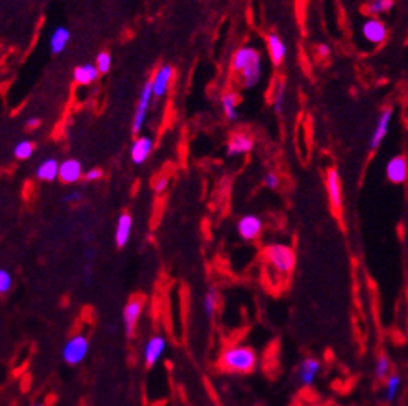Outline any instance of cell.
Here are the masks:
<instances>
[{
	"label": "cell",
	"instance_id": "24",
	"mask_svg": "<svg viewBox=\"0 0 408 406\" xmlns=\"http://www.w3.org/2000/svg\"><path fill=\"white\" fill-rule=\"evenodd\" d=\"M220 302H221V297H220V292H217V289L209 287L203 298V310L209 318H213L214 315H216L217 309H220Z\"/></svg>",
	"mask_w": 408,
	"mask_h": 406
},
{
	"label": "cell",
	"instance_id": "15",
	"mask_svg": "<svg viewBox=\"0 0 408 406\" xmlns=\"http://www.w3.org/2000/svg\"><path fill=\"white\" fill-rule=\"evenodd\" d=\"M173 78V68L170 65L159 66L158 72L155 73L153 80H151V85H153V95L156 98H162L164 93L168 91V86H170Z\"/></svg>",
	"mask_w": 408,
	"mask_h": 406
},
{
	"label": "cell",
	"instance_id": "35",
	"mask_svg": "<svg viewBox=\"0 0 408 406\" xmlns=\"http://www.w3.org/2000/svg\"><path fill=\"white\" fill-rule=\"evenodd\" d=\"M317 53H319V57L320 58H325V57H329L331 55V48L327 47V45H319V47H317Z\"/></svg>",
	"mask_w": 408,
	"mask_h": 406
},
{
	"label": "cell",
	"instance_id": "38",
	"mask_svg": "<svg viewBox=\"0 0 408 406\" xmlns=\"http://www.w3.org/2000/svg\"><path fill=\"white\" fill-rule=\"evenodd\" d=\"M32 406H47V405H43V403H35V405H32Z\"/></svg>",
	"mask_w": 408,
	"mask_h": 406
},
{
	"label": "cell",
	"instance_id": "33",
	"mask_svg": "<svg viewBox=\"0 0 408 406\" xmlns=\"http://www.w3.org/2000/svg\"><path fill=\"white\" fill-rule=\"evenodd\" d=\"M168 182H170L168 176H159L158 180L155 181V191H156V193H163V191L168 188Z\"/></svg>",
	"mask_w": 408,
	"mask_h": 406
},
{
	"label": "cell",
	"instance_id": "23",
	"mask_svg": "<svg viewBox=\"0 0 408 406\" xmlns=\"http://www.w3.org/2000/svg\"><path fill=\"white\" fill-rule=\"evenodd\" d=\"M68 41H70V32L67 30V28H65V27H57L55 30H53L52 37H50V50H52V53L59 55V53H61L65 48H67Z\"/></svg>",
	"mask_w": 408,
	"mask_h": 406
},
{
	"label": "cell",
	"instance_id": "30",
	"mask_svg": "<svg viewBox=\"0 0 408 406\" xmlns=\"http://www.w3.org/2000/svg\"><path fill=\"white\" fill-rule=\"evenodd\" d=\"M12 284H14V280H12V273L9 271H6V269H2L0 271V293H7L9 290L12 289Z\"/></svg>",
	"mask_w": 408,
	"mask_h": 406
},
{
	"label": "cell",
	"instance_id": "3",
	"mask_svg": "<svg viewBox=\"0 0 408 406\" xmlns=\"http://www.w3.org/2000/svg\"><path fill=\"white\" fill-rule=\"evenodd\" d=\"M264 260H266L267 267L278 277H287L295 267V254L292 247L286 244H271L264 251Z\"/></svg>",
	"mask_w": 408,
	"mask_h": 406
},
{
	"label": "cell",
	"instance_id": "7",
	"mask_svg": "<svg viewBox=\"0 0 408 406\" xmlns=\"http://www.w3.org/2000/svg\"><path fill=\"white\" fill-rule=\"evenodd\" d=\"M151 97H155L153 85H151V80H148L145 83V86L142 88V93H139V98H138V105H136L135 118H133V133L135 135H138V133L142 131L143 123H145V119H146L148 108H150V103H151Z\"/></svg>",
	"mask_w": 408,
	"mask_h": 406
},
{
	"label": "cell",
	"instance_id": "21",
	"mask_svg": "<svg viewBox=\"0 0 408 406\" xmlns=\"http://www.w3.org/2000/svg\"><path fill=\"white\" fill-rule=\"evenodd\" d=\"M100 77V72H98L97 65H80L77 66L75 72H73V80H75L78 85H92L93 81L98 80Z\"/></svg>",
	"mask_w": 408,
	"mask_h": 406
},
{
	"label": "cell",
	"instance_id": "10",
	"mask_svg": "<svg viewBox=\"0 0 408 406\" xmlns=\"http://www.w3.org/2000/svg\"><path fill=\"white\" fill-rule=\"evenodd\" d=\"M325 188H327L329 202H331L333 213L339 214L342 211V182L340 174L336 168L327 171V176H325Z\"/></svg>",
	"mask_w": 408,
	"mask_h": 406
},
{
	"label": "cell",
	"instance_id": "8",
	"mask_svg": "<svg viewBox=\"0 0 408 406\" xmlns=\"http://www.w3.org/2000/svg\"><path fill=\"white\" fill-rule=\"evenodd\" d=\"M143 309H145V302H143L142 298H131L125 305V309H123L122 318L128 337H131V335L135 334L136 325H138L139 318H142L143 315Z\"/></svg>",
	"mask_w": 408,
	"mask_h": 406
},
{
	"label": "cell",
	"instance_id": "12",
	"mask_svg": "<svg viewBox=\"0 0 408 406\" xmlns=\"http://www.w3.org/2000/svg\"><path fill=\"white\" fill-rule=\"evenodd\" d=\"M387 180L394 184H403L408 180V161L405 156L390 157L385 166Z\"/></svg>",
	"mask_w": 408,
	"mask_h": 406
},
{
	"label": "cell",
	"instance_id": "27",
	"mask_svg": "<svg viewBox=\"0 0 408 406\" xmlns=\"http://www.w3.org/2000/svg\"><path fill=\"white\" fill-rule=\"evenodd\" d=\"M395 0H369V3L365 6V12L370 17H377L387 14V12L391 10Z\"/></svg>",
	"mask_w": 408,
	"mask_h": 406
},
{
	"label": "cell",
	"instance_id": "28",
	"mask_svg": "<svg viewBox=\"0 0 408 406\" xmlns=\"http://www.w3.org/2000/svg\"><path fill=\"white\" fill-rule=\"evenodd\" d=\"M284 97H286V83L279 81L274 91H272V105H274V110L278 113H281L284 110Z\"/></svg>",
	"mask_w": 408,
	"mask_h": 406
},
{
	"label": "cell",
	"instance_id": "31",
	"mask_svg": "<svg viewBox=\"0 0 408 406\" xmlns=\"http://www.w3.org/2000/svg\"><path fill=\"white\" fill-rule=\"evenodd\" d=\"M110 66H111V57H110V53H106V52L98 53V57H97V68H98V72H100V73H106L110 70Z\"/></svg>",
	"mask_w": 408,
	"mask_h": 406
},
{
	"label": "cell",
	"instance_id": "32",
	"mask_svg": "<svg viewBox=\"0 0 408 406\" xmlns=\"http://www.w3.org/2000/svg\"><path fill=\"white\" fill-rule=\"evenodd\" d=\"M264 184L269 189H278L279 184H281V180H279V176L275 173H267L264 176Z\"/></svg>",
	"mask_w": 408,
	"mask_h": 406
},
{
	"label": "cell",
	"instance_id": "22",
	"mask_svg": "<svg viewBox=\"0 0 408 406\" xmlns=\"http://www.w3.org/2000/svg\"><path fill=\"white\" fill-rule=\"evenodd\" d=\"M60 174V163L55 160V157H48L43 163H40L39 168H37V177L40 181H53L57 180Z\"/></svg>",
	"mask_w": 408,
	"mask_h": 406
},
{
	"label": "cell",
	"instance_id": "1",
	"mask_svg": "<svg viewBox=\"0 0 408 406\" xmlns=\"http://www.w3.org/2000/svg\"><path fill=\"white\" fill-rule=\"evenodd\" d=\"M233 72L239 75V80L244 88H253L261 80L262 75V58L259 50H255L251 45L241 47L234 53L233 61H231Z\"/></svg>",
	"mask_w": 408,
	"mask_h": 406
},
{
	"label": "cell",
	"instance_id": "11",
	"mask_svg": "<svg viewBox=\"0 0 408 406\" xmlns=\"http://www.w3.org/2000/svg\"><path fill=\"white\" fill-rule=\"evenodd\" d=\"M164 350H166V340L162 335H153L148 338L143 348V362L146 367L153 368L162 360Z\"/></svg>",
	"mask_w": 408,
	"mask_h": 406
},
{
	"label": "cell",
	"instance_id": "37",
	"mask_svg": "<svg viewBox=\"0 0 408 406\" xmlns=\"http://www.w3.org/2000/svg\"><path fill=\"white\" fill-rule=\"evenodd\" d=\"M40 124V119L39 118H34V119H28V128H37Z\"/></svg>",
	"mask_w": 408,
	"mask_h": 406
},
{
	"label": "cell",
	"instance_id": "6",
	"mask_svg": "<svg viewBox=\"0 0 408 406\" xmlns=\"http://www.w3.org/2000/svg\"><path fill=\"white\" fill-rule=\"evenodd\" d=\"M320 371H322V363H320L315 356H306V358L299 363L295 375H298L299 383L302 385V387H312V385L315 383V380L319 378Z\"/></svg>",
	"mask_w": 408,
	"mask_h": 406
},
{
	"label": "cell",
	"instance_id": "14",
	"mask_svg": "<svg viewBox=\"0 0 408 406\" xmlns=\"http://www.w3.org/2000/svg\"><path fill=\"white\" fill-rule=\"evenodd\" d=\"M254 146V139L253 136L247 135V133L241 131L236 133V135L231 136L229 143H228V155L229 156H242L247 155Z\"/></svg>",
	"mask_w": 408,
	"mask_h": 406
},
{
	"label": "cell",
	"instance_id": "25",
	"mask_svg": "<svg viewBox=\"0 0 408 406\" xmlns=\"http://www.w3.org/2000/svg\"><path fill=\"white\" fill-rule=\"evenodd\" d=\"M391 373H394V371H391L390 358L385 354H380L377 356V360H375L373 376L378 381H385L391 375Z\"/></svg>",
	"mask_w": 408,
	"mask_h": 406
},
{
	"label": "cell",
	"instance_id": "18",
	"mask_svg": "<svg viewBox=\"0 0 408 406\" xmlns=\"http://www.w3.org/2000/svg\"><path fill=\"white\" fill-rule=\"evenodd\" d=\"M84 176L81 173V164L80 161L77 160H65L64 163H60V181L67 182V184H72V182H77L80 177Z\"/></svg>",
	"mask_w": 408,
	"mask_h": 406
},
{
	"label": "cell",
	"instance_id": "29",
	"mask_svg": "<svg viewBox=\"0 0 408 406\" xmlns=\"http://www.w3.org/2000/svg\"><path fill=\"white\" fill-rule=\"evenodd\" d=\"M32 155H34V143H30V141H20V143L15 144L14 148V156L17 157V160L23 161V160H28Z\"/></svg>",
	"mask_w": 408,
	"mask_h": 406
},
{
	"label": "cell",
	"instance_id": "16",
	"mask_svg": "<svg viewBox=\"0 0 408 406\" xmlns=\"http://www.w3.org/2000/svg\"><path fill=\"white\" fill-rule=\"evenodd\" d=\"M151 149H153V141L148 136H142V138H136L131 144V160L136 164H143L148 160V156L151 155Z\"/></svg>",
	"mask_w": 408,
	"mask_h": 406
},
{
	"label": "cell",
	"instance_id": "19",
	"mask_svg": "<svg viewBox=\"0 0 408 406\" xmlns=\"http://www.w3.org/2000/svg\"><path fill=\"white\" fill-rule=\"evenodd\" d=\"M267 50H269L272 64L281 65L284 58H286L287 48L278 33H269V35H267Z\"/></svg>",
	"mask_w": 408,
	"mask_h": 406
},
{
	"label": "cell",
	"instance_id": "20",
	"mask_svg": "<svg viewBox=\"0 0 408 406\" xmlns=\"http://www.w3.org/2000/svg\"><path fill=\"white\" fill-rule=\"evenodd\" d=\"M400 389H402V376L398 373H391V375L383 381V400L385 403H394L400 395Z\"/></svg>",
	"mask_w": 408,
	"mask_h": 406
},
{
	"label": "cell",
	"instance_id": "36",
	"mask_svg": "<svg viewBox=\"0 0 408 406\" xmlns=\"http://www.w3.org/2000/svg\"><path fill=\"white\" fill-rule=\"evenodd\" d=\"M81 199V194L78 193V191H73V193H70L67 197H65V201L67 202H75V201H80Z\"/></svg>",
	"mask_w": 408,
	"mask_h": 406
},
{
	"label": "cell",
	"instance_id": "26",
	"mask_svg": "<svg viewBox=\"0 0 408 406\" xmlns=\"http://www.w3.org/2000/svg\"><path fill=\"white\" fill-rule=\"evenodd\" d=\"M221 106L224 110L226 118L231 122L237 119V95L236 93H224L221 98Z\"/></svg>",
	"mask_w": 408,
	"mask_h": 406
},
{
	"label": "cell",
	"instance_id": "5",
	"mask_svg": "<svg viewBox=\"0 0 408 406\" xmlns=\"http://www.w3.org/2000/svg\"><path fill=\"white\" fill-rule=\"evenodd\" d=\"M360 33L364 40L370 45H380L387 40V25L377 17H369L360 27Z\"/></svg>",
	"mask_w": 408,
	"mask_h": 406
},
{
	"label": "cell",
	"instance_id": "2",
	"mask_svg": "<svg viewBox=\"0 0 408 406\" xmlns=\"http://www.w3.org/2000/svg\"><path fill=\"white\" fill-rule=\"evenodd\" d=\"M258 365V355L247 345H229L221 354L220 367L222 371L234 373V375H246L251 373Z\"/></svg>",
	"mask_w": 408,
	"mask_h": 406
},
{
	"label": "cell",
	"instance_id": "34",
	"mask_svg": "<svg viewBox=\"0 0 408 406\" xmlns=\"http://www.w3.org/2000/svg\"><path fill=\"white\" fill-rule=\"evenodd\" d=\"M101 169H98V168H93V169H90L88 173H85V180L86 181H97V180H100L101 177Z\"/></svg>",
	"mask_w": 408,
	"mask_h": 406
},
{
	"label": "cell",
	"instance_id": "4",
	"mask_svg": "<svg viewBox=\"0 0 408 406\" xmlns=\"http://www.w3.org/2000/svg\"><path fill=\"white\" fill-rule=\"evenodd\" d=\"M90 351V342L85 335L77 334L73 337H70L67 342H65L64 348H61V358L67 365H72V367H77L86 358Z\"/></svg>",
	"mask_w": 408,
	"mask_h": 406
},
{
	"label": "cell",
	"instance_id": "9",
	"mask_svg": "<svg viewBox=\"0 0 408 406\" xmlns=\"http://www.w3.org/2000/svg\"><path fill=\"white\" fill-rule=\"evenodd\" d=\"M391 119H394V110H391V108H385V110H383L380 113V116H378L372 136H370L369 148L372 149V151L380 148L383 139L387 138V135H389V130H390Z\"/></svg>",
	"mask_w": 408,
	"mask_h": 406
},
{
	"label": "cell",
	"instance_id": "13",
	"mask_svg": "<svg viewBox=\"0 0 408 406\" xmlns=\"http://www.w3.org/2000/svg\"><path fill=\"white\" fill-rule=\"evenodd\" d=\"M237 232L244 240H255L262 232V221L254 214L242 215L237 222Z\"/></svg>",
	"mask_w": 408,
	"mask_h": 406
},
{
	"label": "cell",
	"instance_id": "17",
	"mask_svg": "<svg viewBox=\"0 0 408 406\" xmlns=\"http://www.w3.org/2000/svg\"><path fill=\"white\" fill-rule=\"evenodd\" d=\"M131 229H133V219L128 213H123L118 218L117 229H115V242H117L118 247H125L130 240Z\"/></svg>",
	"mask_w": 408,
	"mask_h": 406
}]
</instances>
